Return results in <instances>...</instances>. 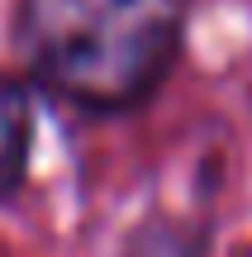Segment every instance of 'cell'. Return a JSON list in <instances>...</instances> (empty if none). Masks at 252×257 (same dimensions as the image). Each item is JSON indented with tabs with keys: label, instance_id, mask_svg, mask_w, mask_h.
<instances>
[{
	"label": "cell",
	"instance_id": "1",
	"mask_svg": "<svg viewBox=\"0 0 252 257\" xmlns=\"http://www.w3.org/2000/svg\"><path fill=\"white\" fill-rule=\"evenodd\" d=\"M34 72L86 110H129L176 62L181 0H24Z\"/></svg>",
	"mask_w": 252,
	"mask_h": 257
},
{
	"label": "cell",
	"instance_id": "2",
	"mask_svg": "<svg viewBox=\"0 0 252 257\" xmlns=\"http://www.w3.org/2000/svg\"><path fill=\"white\" fill-rule=\"evenodd\" d=\"M29 134H34V114H29L24 86H15L10 76H0V200L24 181Z\"/></svg>",
	"mask_w": 252,
	"mask_h": 257
}]
</instances>
